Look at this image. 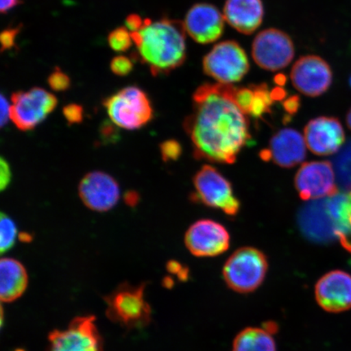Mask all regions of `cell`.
Here are the masks:
<instances>
[{
  "instance_id": "obj_1",
  "label": "cell",
  "mask_w": 351,
  "mask_h": 351,
  "mask_svg": "<svg viewBox=\"0 0 351 351\" xmlns=\"http://www.w3.org/2000/svg\"><path fill=\"white\" fill-rule=\"evenodd\" d=\"M231 85L205 84L193 96L194 112L184 122L197 160L234 164L251 138L249 122L232 98Z\"/></svg>"
},
{
  "instance_id": "obj_2",
  "label": "cell",
  "mask_w": 351,
  "mask_h": 351,
  "mask_svg": "<svg viewBox=\"0 0 351 351\" xmlns=\"http://www.w3.org/2000/svg\"><path fill=\"white\" fill-rule=\"evenodd\" d=\"M186 33L181 21L164 19L153 22L147 19L141 29L130 34L138 58L156 77L168 74L185 62Z\"/></svg>"
},
{
  "instance_id": "obj_3",
  "label": "cell",
  "mask_w": 351,
  "mask_h": 351,
  "mask_svg": "<svg viewBox=\"0 0 351 351\" xmlns=\"http://www.w3.org/2000/svg\"><path fill=\"white\" fill-rule=\"evenodd\" d=\"M146 285L123 282L105 297L106 315L112 322L127 329L143 328L152 319L150 305L145 298Z\"/></svg>"
},
{
  "instance_id": "obj_4",
  "label": "cell",
  "mask_w": 351,
  "mask_h": 351,
  "mask_svg": "<svg viewBox=\"0 0 351 351\" xmlns=\"http://www.w3.org/2000/svg\"><path fill=\"white\" fill-rule=\"evenodd\" d=\"M269 270L265 254L254 247H243L228 258L223 278L228 287L239 293H248L261 287Z\"/></svg>"
},
{
  "instance_id": "obj_5",
  "label": "cell",
  "mask_w": 351,
  "mask_h": 351,
  "mask_svg": "<svg viewBox=\"0 0 351 351\" xmlns=\"http://www.w3.org/2000/svg\"><path fill=\"white\" fill-rule=\"evenodd\" d=\"M110 119L120 128L134 130L153 118L151 101L138 87L128 86L104 101Z\"/></svg>"
},
{
  "instance_id": "obj_6",
  "label": "cell",
  "mask_w": 351,
  "mask_h": 351,
  "mask_svg": "<svg viewBox=\"0 0 351 351\" xmlns=\"http://www.w3.org/2000/svg\"><path fill=\"white\" fill-rule=\"evenodd\" d=\"M204 71L221 84L239 82L249 72L250 63L243 48L234 41L215 46L203 61Z\"/></svg>"
},
{
  "instance_id": "obj_7",
  "label": "cell",
  "mask_w": 351,
  "mask_h": 351,
  "mask_svg": "<svg viewBox=\"0 0 351 351\" xmlns=\"http://www.w3.org/2000/svg\"><path fill=\"white\" fill-rule=\"evenodd\" d=\"M194 185L193 201L222 210L229 216H236L239 212L240 203L232 192L230 182L214 167H202L195 176Z\"/></svg>"
},
{
  "instance_id": "obj_8",
  "label": "cell",
  "mask_w": 351,
  "mask_h": 351,
  "mask_svg": "<svg viewBox=\"0 0 351 351\" xmlns=\"http://www.w3.org/2000/svg\"><path fill=\"white\" fill-rule=\"evenodd\" d=\"M47 351H104V342L94 315L77 317L67 328L48 336Z\"/></svg>"
},
{
  "instance_id": "obj_9",
  "label": "cell",
  "mask_w": 351,
  "mask_h": 351,
  "mask_svg": "<svg viewBox=\"0 0 351 351\" xmlns=\"http://www.w3.org/2000/svg\"><path fill=\"white\" fill-rule=\"evenodd\" d=\"M10 119L20 130H32L40 124L56 107L54 95L42 88L17 91L12 95Z\"/></svg>"
},
{
  "instance_id": "obj_10",
  "label": "cell",
  "mask_w": 351,
  "mask_h": 351,
  "mask_svg": "<svg viewBox=\"0 0 351 351\" xmlns=\"http://www.w3.org/2000/svg\"><path fill=\"white\" fill-rule=\"evenodd\" d=\"M295 45L287 34L278 29L263 30L252 44V56L261 68L275 72L291 63Z\"/></svg>"
},
{
  "instance_id": "obj_11",
  "label": "cell",
  "mask_w": 351,
  "mask_h": 351,
  "mask_svg": "<svg viewBox=\"0 0 351 351\" xmlns=\"http://www.w3.org/2000/svg\"><path fill=\"white\" fill-rule=\"evenodd\" d=\"M295 186L302 200H317L339 194L335 169L328 161L308 162L301 166Z\"/></svg>"
},
{
  "instance_id": "obj_12",
  "label": "cell",
  "mask_w": 351,
  "mask_h": 351,
  "mask_svg": "<svg viewBox=\"0 0 351 351\" xmlns=\"http://www.w3.org/2000/svg\"><path fill=\"white\" fill-rule=\"evenodd\" d=\"M229 232L221 223L202 219L189 228L185 236L187 249L197 257H214L230 247Z\"/></svg>"
},
{
  "instance_id": "obj_13",
  "label": "cell",
  "mask_w": 351,
  "mask_h": 351,
  "mask_svg": "<svg viewBox=\"0 0 351 351\" xmlns=\"http://www.w3.org/2000/svg\"><path fill=\"white\" fill-rule=\"evenodd\" d=\"M291 78L293 86L300 93L317 97L330 87L332 73L328 64L320 57L305 56L293 64Z\"/></svg>"
},
{
  "instance_id": "obj_14",
  "label": "cell",
  "mask_w": 351,
  "mask_h": 351,
  "mask_svg": "<svg viewBox=\"0 0 351 351\" xmlns=\"http://www.w3.org/2000/svg\"><path fill=\"white\" fill-rule=\"evenodd\" d=\"M79 195L87 208L104 213L115 207L119 201L120 187L112 176L95 171L82 180Z\"/></svg>"
},
{
  "instance_id": "obj_15",
  "label": "cell",
  "mask_w": 351,
  "mask_h": 351,
  "mask_svg": "<svg viewBox=\"0 0 351 351\" xmlns=\"http://www.w3.org/2000/svg\"><path fill=\"white\" fill-rule=\"evenodd\" d=\"M318 304L328 313H339L351 308V276L341 270L324 274L315 285Z\"/></svg>"
},
{
  "instance_id": "obj_16",
  "label": "cell",
  "mask_w": 351,
  "mask_h": 351,
  "mask_svg": "<svg viewBox=\"0 0 351 351\" xmlns=\"http://www.w3.org/2000/svg\"><path fill=\"white\" fill-rule=\"evenodd\" d=\"M225 16L217 7L209 3H197L188 11L184 21L186 32L197 43L208 44L221 37L225 29Z\"/></svg>"
},
{
  "instance_id": "obj_17",
  "label": "cell",
  "mask_w": 351,
  "mask_h": 351,
  "mask_svg": "<svg viewBox=\"0 0 351 351\" xmlns=\"http://www.w3.org/2000/svg\"><path fill=\"white\" fill-rule=\"evenodd\" d=\"M305 142L315 155L331 156L339 152L345 142L341 122L335 117H320L305 127Z\"/></svg>"
},
{
  "instance_id": "obj_18",
  "label": "cell",
  "mask_w": 351,
  "mask_h": 351,
  "mask_svg": "<svg viewBox=\"0 0 351 351\" xmlns=\"http://www.w3.org/2000/svg\"><path fill=\"white\" fill-rule=\"evenodd\" d=\"M300 229L313 243L328 244L337 238L335 226L329 216L326 199L313 200L302 207L298 216Z\"/></svg>"
},
{
  "instance_id": "obj_19",
  "label": "cell",
  "mask_w": 351,
  "mask_h": 351,
  "mask_svg": "<svg viewBox=\"0 0 351 351\" xmlns=\"http://www.w3.org/2000/svg\"><path fill=\"white\" fill-rule=\"evenodd\" d=\"M306 142L300 132L293 129H283L271 138L269 148L261 152L263 160H273L282 168L291 169L306 157Z\"/></svg>"
},
{
  "instance_id": "obj_20",
  "label": "cell",
  "mask_w": 351,
  "mask_h": 351,
  "mask_svg": "<svg viewBox=\"0 0 351 351\" xmlns=\"http://www.w3.org/2000/svg\"><path fill=\"white\" fill-rule=\"evenodd\" d=\"M263 14L262 0H227L223 8L228 23L245 34H251L260 27Z\"/></svg>"
},
{
  "instance_id": "obj_21",
  "label": "cell",
  "mask_w": 351,
  "mask_h": 351,
  "mask_svg": "<svg viewBox=\"0 0 351 351\" xmlns=\"http://www.w3.org/2000/svg\"><path fill=\"white\" fill-rule=\"evenodd\" d=\"M28 285V274L19 261L3 258L0 262V298L5 302H14L23 295Z\"/></svg>"
},
{
  "instance_id": "obj_22",
  "label": "cell",
  "mask_w": 351,
  "mask_h": 351,
  "mask_svg": "<svg viewBox=\"0 0 351 351\" xmlns=\"http://www.w3.org/2000/svg\"><path fill=\"white\" fill-rule=\"evenodd\" d=\"M232 351H276L271 333L265 328L249 327L236 336Z\"/></svg>"
},
{
  "instance_id": "obj_23",
  "label": "cell",
  "mask_w": 351,
  "mask_h": 351,
  "mask_svg": "<svg viewBox=\"0 0 351 351\" xmlns=\"http://www.w3.org/2000/svg\"><path fill=\"white\" fill-rule=\"evenodd\" d=\"M335 167L341 186L351 191V144L337 156Z\"/></svg>"
},
{
  "instance_id": "obj_24",
  "label": "cell",
  "mask_w": 351,
  "mask_h": 351,
  "mask_svg": "<svg viewBox=\"0 0 351 351\" xmlns=\"http://www.w3.org/2000/svg\"><path fill=\"white\" fill-rule=\"evenodd\" d=\"M17 230L15 222L8 216L1 213L0 221V252L2 254L10 251L15 244Z\"/></svg>"
},
{
  "instance_id": "obj_25",
  "label": "cell",
  "mask_w": 351,
  "mask_h": 351,
  "mask_svg": "<svg viewBox=\"0 0 351 351\" xmlns=\"http://www.w3.org/2000/svg\"><path fill=\"white\" fill-rule=\"evenodd\" d=\"M108 42L110 47L117 52L128 51L133 43L131 34L125 27H120L114 29L109 34Z\"/></svg>"
},
{
  "instance_id": "obj_26",
  "label": "cell",
  "mask_w": 351,
  "mask_h": 351,
  "mask_svg": "<svg viewBox=\"0 0 351 351\" xmlns=\"http://www.w3.org/2000/svg\"><path fill=\"white\" fill-rule=\"evenodd\" d=\"M114 123L105 121L99 126V134L104 144L117 143L121 138L120 131Z\"/></svg>"
},
{
  "instance_id": "obj_27",
  "label": "cell",
  "mask_w": 351,
  "mask_h": 351,
  "mask_svg": "<svg viewBox=\"0 0 351 351\" xmlns=\"http://www.w3.org/2000/svg\"><path fill=\"white\" fill-rule=\"evenodd\" d=\"M47 82L51 89L57 92L67 90L71 85L69 77L58 67L51 73Z\"/></svg>"
},
{
  "instance_id": "obj_28",
  "label": "cell",
  "mask_w": 351,
  "mask_h": 351,
  "mask_svg": "<svg viewBox=\"0 0 351 351\" xmlns=\"http://www.w3.org/2000/svg\"><path fill=\"white\" fill-rule=\"evenodd\" d=\"M162 159L165 162L178 160L182 156V147L176 140H168L160 146Z\"/></svg>"
},
{
  "instance_id": "obj_29",
  "label": "cell",
  "mask_w": 351,
  "mask_h": 351,
  "mask_svg": "<svg viewBox=\"0 0 351 351\" xmlns=\"http://www.w3.org/2000/svg\"><path fill=\"white\" fill-rule=\"evenodd\" d=\"M112 72L117 76L124 77L128 75L134 69V64L129 57L118 56L114 57L111 61Z\"/></svg>"
},
{
  "instance_id": "obj_30",
  "label": "cell",
  "mask_w": 351,
  "mask_h": 351,
  "mask_svg": "<svg viewBox=\"0 0 351 351\" xmlns=\"http://www.w3.org/2000/svg\"><path fill=\"white\" fill-rule=\"evenodd\" d=\"M65 119L69 124H79L83 120V108L81 105L71 104L63 108Z\"/></svg>"
},
{
  "instance_id": "obj_31",
  "label": "cell",
  "mask_w": 351,
  "mask_h": 351,
  "mask_svg": "<svg viewBox=\"0 0 351 351\" xmlns=\"http://www.w3.org/2000/svg\"><path fill=\"white\" fill-rule=\"evenodd\" d=\"M21 26L19 25L14 28H8L4 29L0 36V42H1L2 49L3 52L6 50H10L15 46L16 38L21 32Z\"/></svg>"
},
{
  "instance_id": "obj_32",
  "label": "cell",
  "mask_w": 351,
  "mask_h": 351,
  "mask_svg": "<svg viewBox=\"0 0 351 351\" xmlns=\"http://www.w3.org/2000/svg\"><path fill=\"white\" fill-rule=\"evenodd\" d=\"M11 178L10 166L7 160H4L3 157H1V160H0V189H1V191L5 190L8 185H10Z\"/></svg>"
},
{
  "instance_id": "obj_33",
  "label": "cell",
  "mask_w": 351,
  "mask_h": 351,
  "mask_svg": "<svg viewBox=\"0 0 351 351\" xmlns=\"http://www.w3.org/2000/svg\"><path fill=\"white\" fill-rule=\"evenodd\" d=\"M167 269L170 274H176L180 280H187L189 270L186 267H183L181 263L175 261H170L167 263Z\"/></svg>"
},
{
  "instance_id": "obj_34",
  "label": "cell",
  "mask_w": 351,
  "mask_h": 351,
  "mask_svg": "<svg viewBox=\"0 0 351 351\" xmlns=\"http://www.w3.org/2000/svg\"><path fill=\"white\" fill-rule=\"evenodd\" d=\"M0 110H1V112H0V124L3 127L10 118L11 110L10 103L3 95H1V98H0Z\"/></svg>"
},
{
  "instance_id": "obj_35",
  "label": "cell",
  "mask_w": 351,
  "mask_h": 351,
  "mask_svg": "<svg viewBox=\"0 0 351 351\" xmlns=\"http://www.w3.org/2000/svg\"><path fill=\"white\" fill-rule=\"evenodd\" d=\"M125 24L131 32H136L142 29L144 20L137 14H131L127 17Z\"/></svg>"
},
{
  "instance_id": "obj_36",
  "label": "cell",
  "mask_w": 351,
  "mask_h": 351,
  "mask_svg": "<svg viewBox=\"0 0 351 351\" xmlns=\"http://www.w3.org/2000/svg\"><path fill=\"white\" fill-rule=\"evenodd\" d=\"M285 111L289 114H295L300 108V99L298 97H291L285 101L284 104Z\"/></svg>"
},
{
  "instance_id": "obj_37",
  "label": "cell",
  "mask_w": 351,
  "mask_h": 351,
  "mask_svg": "<svg viewBox=\"0 0 351 351\" xmlns=\"http://www.w3.org/2000/svg\"><path fill=\"white\" fill-rule=\"evenodd\" d=\"M124 199L127 205L130 206V207L134 208L138 204L140 196L137 192L130 191L125 193Z\"/></svg>"
},
{
  "instance_id": "obj_38",
  "label": "cell",
  "mask_w": 351,
  "mask_h": 351,
  "mask_svg": "<svg viewBox=\"0 0 351 351\" xmlns=\"http://www.w3.org/2000/svg\"><path fill=\"white\" fill-rule=\"evenodd\" d=\"M20 3L21 0H1L0 11L4 14V13L12 10L13 8L19 5Z\"/></svg>"
},
{
  "instance_id": "obj_39",
  "label": "cell",
  "mask_w": 351,
  "mask_h": 351,
  "mask_svg": "<svg viewBox=\"0 0 351 351\" xmlns=\"http://www.w3.org/2000/svg\"><path fill=\"white\" fill-rule=\"evenodd\" d=\"M19 239L21 241H25V243H28L33 239V237L29 234H26V232H21L19 235Z\"/></svg>"
},
{
  "instance_id": "obj_40",
  "label": "cell",
  "mask_w": 351,
  "mask_h": 351,
  "mask_svg": "<svg viewBox=\"0 0 351 351\" xmlns=\"http://www.w3.org/2000/svg\"><path fill=\"white\" fill-rule=\"evenodd\" d=\"M346 123H348V126L349 127V129L351 130V108L350 109V111L348 113V116H346Z\"/></svg>"
},
{
  "instance_id": "obj_41",
  "label": "cell",
  "mask_w": 351,
  "mask_h": 351,
  "mask_svg": "<svg viewBox=\"0 0 351 351\" xmlns=\"http://www.w3.org/2000/svg\"><path fill=\"white\" fill-rule=\"evenodd\" d=\"M350 86H351V77H350Z\"/></svg>"
},
{
  "instance_id": "obj_42",
  "label": "cell",
  "mask_w": 351,
  "mask_h": 351,
  "mask_svg": "<svg viewBox=\"0 0 351 351\" xmlns=\"http://www.w3.org/2000/svg\"><path fill=\"white\" fill-rule=\"evenodd\" d=\"M349 196H350V199H351V191H350V193Z\"/></svg>"
}]
</instances>
